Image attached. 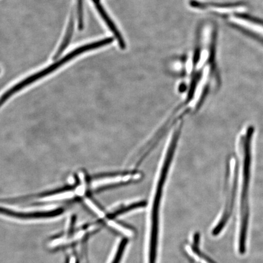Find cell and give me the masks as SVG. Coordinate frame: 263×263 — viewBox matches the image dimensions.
Here are the masks:
<instances>
[{
	"mask_svg": "<svg viewBox=\"0 0 263 263\" xmlns=\"http://www.w3.org/2000/svg\"><path fill=\"white\" fill-rule=\"evenodd\" d=\"M114 42V39L111 37H108L103 40L91 43V44L82 46L79 47L74 51H72L70 53L66 55L65 57L60 60L52 64L48 67L46 68L44 70H42L38 73L32 74L30 77L26 78L25 80H22L18 82V83L14 85L6 90L4 93L0 97V108L7 102L9 99H11L14 95L18 93V91H22L26 87L31 85L36 81L41 80L43 78L47 77V76L50 74L52 72L58 70L59 68L62 67V65H65L67 62L70 61L71 59L78 57V55L83 53V52L93 50V49L104 47L107 45H109L111 43Z\"/></svg>",
	"mask_w": 263,
	"mask_h": 263,
	"instance_id": "1",
	"label": "cell"
},
{
	"mask_svg": "<svg viewBox=\"0 0 263 263\" xmlns=\"http://www.w3.org/2000/svg\"><path fill=\"white\" fill-rule=\"evenodd\" d=\"M92 1L93 2L95 8L97 9V11L99 12V14H100L101 18H103L105 24H106L110 31L113 33L115 38L117 39L120 48L122 49L126 48V43H125L122 35H121L120 32L118 30V28L116 25H115L112 20H111L110 16L107 14L103 6L102 5L100 0H92Z\"/></svg>",
	"mask_w": 263,
	"mask_h": 263,
	"instance_id": "2",
	"label": "cell"
},
{
	"mask_svg": "<svg viewBox=\"0 0 263 263\" xmlns=\"http://www.w3.org/2000/svg\"><path fill=\"white\" fill-rule=\"evenodd\" d=\"M230 21L233 24L241 26V27L254 32L263 37V25L254 22L248 21V20L245 18L237 17V16H231L230 18Z\"/></svg>",
	"mask_w": 263,
	"mask_h": 263,
	"instance_id": "3",
	"label": "cell"
},
{
	"mask_svg": "<svg viewBox=\"0 0 263 263\" xmlns=\"http://www.w3.org/2000/svg\"><path fill=\"white\" fill-rule=\"evenodd\" d=\"M74 16L72 14L70 18V21L69 22L67 31H66L64 40L62 41L60 47L59 48L57 53H55L54 57H53L54 59H57L60 57L61 55L62 54V52H63L65 51L66 48L67 47L69 43H70L71 41L72 35H73L74 31Z\"/></svg>",
	"mask_w": 263,
	"mask_h": 263,
	"instance_id": "4",
	"label": "cell"
},
{
	"mask_svg": "<svg viewBox=\"0 0 263 263\" xmlns=\"http://www.w3.org/2000/svg\"><path fill=\"white\" fill-rule=\"evenodd\" d=\"M83 0H77L78 28L80 31L84 29Z\"/></svg>",
	"mask_w": 263,
	"mask_h": 263,
	"instance_id": "5",
	"label": "cell"
},
{
	"mask_svg": "<svg viewBox=\"0 0 263 263\" xmlns=\"http://www.w3.org/2000/svg\"><path fill=\"white\" fill-rule=\"evenodd\" d=\"M108 225L111 226V228H113L118 230V231L123 233V234H124L125 235L128 236H131L132 235H133V232H132L130 230L124 228V227L118 224V223L115 222L114 221H110L108 222Z\"/></svg>",
	"mask_w": 263,
	"mask_h": 263,
	"instance_id": "6",
	"label": "cell"
},
{
	"mask_svg": "<svg viewBox=\"0 0 263 263\" xmlns=\"http://www.w3.org/2000/svg\"><path fill=\"white\" fill-rule=\"evenodd\" d=\"M87 205H89L90 208L93 210V211L95 213H97L98 214V216H100V217H103L104 216V213L100 211V210H99L96 206H95L93 203H92L91 201H90L89 199L87 200Z\"/></svg>",
	"mask_w": 263,
	"mask_h": 263,
	"instance_id": "7",
	"label": "cell"
}]
</instances>
